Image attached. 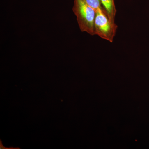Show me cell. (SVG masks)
Here are the masks:
<instances>
[{
    "label": "cell",
    "instance_id": "cell-1",
    "mask_svg": "<svg viewBox=\"0 0 149 149\" xmlns=\"http://www.w3.org/2000/svg\"><path fill=\"white\" fill-rule=\"evenodd\" d=\"M73 11L77 17L81 31L91 35H95V10L89 6L85 0H74Z\"/></svg>",
    "mask_w": 149,
    "mask_h": 149
},
{
    "label": "cell",
    "instance_id": "cell-2",
    "mask_svg": "<svg viewBox=\"0 0 149 149\" xmlns=\"http://www.w3.org/2000/svg\"><path fill=\"white\" fill-rule=\"evenodd\" d=\"M95 21V34L104 40L113 42L115 36L117 25L112 23L104 8L96 11Z\"/></svg>",
    "mask_w": 149,
    "mask_h": 149
},
{
    "label": "cell",
    "instance_id": "cell-3",
    "mask_svg": "<svg viewBox=\"0 0 149 149\" xmlns=\"http://www.w3.org/2000/svg\"><path fill=\"white\" fill-rule=\"evenodd\" d=\"M102 6L104 9L112 23L115 22L116 10L114 0H100Z\"/></svg>",
    "mask_w": 149,
    "mask_h": 149
},
{
    "label": "cell",
    "instance_id": "cell-4",
    "mask_svg": "<svg viewBox=\"0 0 149 149\" xmlns=\"http://www.w3.org/2000/svg\"><path fill=\"white\" fill-rule=\"evenodd\" d=\"M85 1L89 6L94 8L95 11L102 7L100 0H85Z\"/></svg>",
    "mask_w": 149,
    "mask_h": 149
}]
</instances>
